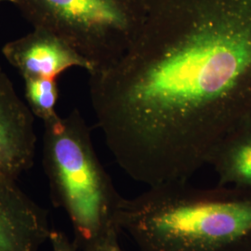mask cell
Masks as SVG:
<instances>
[{
    "instance_id": "cell-1",
    "label": "cell",
    "mask_w": 251,
    "mask_h": 251,
    "mask_svg": "<svg viewBox=\"0 0 251 251\" xmlns=\"http://www.w3.org/2000/svg\"><path fill=\"white\" fill-rule=\"evenodd\" d=\"M146 3L132 45L89 89L110 152L150 187L188 181L251 117V0Z\"/></svg>"
},
{
    "instance_id": "cell-2",
    "label": "cell",
    "mask_w": 251,
    "mask_h": 251,
    "mask_svg": "<svg viewBox=\"0 0 251 251\" xmlns=\"http://www.w3.org/2000/svg\"><path fill=\"white\" fill-rule=\"evenodd\" d=\"M118 227L141 251H251V191L150 186L124 198Z\"/></svg>"
},
{
    "instance_id": "cell-3",
    "label": "cell",
    "mask_w": 251,
    "mask_h": 251,
    "mask_svg": "<svg viewBox=\"0 0 251 251\" xmlns=\"http://www.w3.org/2000/svg\"><path fill=\"white\" fill-rule=\"evenodd\" d=\"M42 162L55 206L68 216L78 250L119 231L124 201L94 150L78 110L44 122Z\"/></svg>"
},
{
    "instance_id": "cell-4",
    "label": "cell",
    "mask_w": 251,
    "mask_h": 251,
    "mask_svg": "<svg viewBox=\"0 0 251 251\" xmlns=\"http://www.w3.org/2000/svg\"><path fill=\"white\" fill-rule=\"evenodd\" d=\"M12 5L34 28L70 46L90 63L91 73L124 56L147 12L146 0H12Z\"/></svg>"
},
{
    "instance_id": "cell-5",
    "label": "cell",
    "mask_w": 251,
    "mask_h": 251,
    "mask_svg": "<svg viewBox=\"0 0 251 251\" xmlns=\"http://www.w3.org/2000/svg\"><path fill=\"white\" fill-rule=\"evenodd\" d=\"M34 114L0 70V173L17 179L35 160Z\"/></svg>"
},
{
    "instance_id": "cell-6",
    "label": "cell",
    "mask_w": 251,
    "mask_h": 251,
    "mask_svg": "<svg viewBox=\"0 0 251 251\" xmlns=\"http://www.w3.org/2000/svg\"><path fill=\"white\" fill-rule=\"evenodd\" d=\"M51 231L45 208L0 173V251H38Z\"/></svg>"
},
{
    "instance_id": "cell-7",
    "label": "cell",
    "mask_w": 251,
    "mask_h": 251,
    "mask_svg": "<svg viewBox=\"0 0 251 251\" xmlns=\"http://www.w3.org/2000/svg\"><path fill=\"white\" fill-rule=\"evenodd\" d=\"M2 54L24 79L51 78L73 67L90 74L92 67L82 56L53 34L38 28L6 43Z\"/></svg>"
},
{
    "instance_id": "cell-8",
    "label": "cell",
    "mask_w": 251,
    "mask_h": 251,
    "mask_svg": "<svg viewBox=\"0 0 251 251\" xmlns=\"http://www.w3.org/2000/svg\"><path fill=\"white\" fill-rule=\"evenodd\" d=\"M208 164L218 175V185L251 191V117L225 135Z\"/></svg>"
},
{
    "instance_id": "cell-9",
    "label": "cell",
    "mask_w": 251,
    "mask_h": 251,
    "mask_svg": "<svg viewBox=\"0 0 251 251\" xmlns=\"http://www.w3.org/2000/svg\"><path fill=\"white\" fill-rule=\"evenodd\" d=\"M24 80L27 105L34 116L43 122L56 117L58 114L55 107L59 99L57 79L26 78Z\"/></svg>"
},
{
    "instance_id": "cell-10",
    "label": "cell",
    "mask_w": 251,
    "mask_h": 251,
    "mask_svg": "<svg viewBox=\"0 0 251 251\" xmlns=\"http://www.w3.org/2000/svg\"><path fill=\"white\" fill-rule=\"evenodd\" d=\"M119 231H112L92 243L83 251H124L118 242Z\"/></svg>"
},
{
    "instance_id": "cell-11",
    "label": "cell",
    "mask_w": 251,
    "mask_h": 251,
    "mask_svg": "<svg viewBox=\"0 0 251 251\" xmlns=\"http://www.w3.org/2000/svg\"><path fill=\"white\" fill-rule=\"evenodd\" d=\"M49 241L51 243L52 251H78L75 244L71 242L70 239L60 231L52 230Z\"/></svg>"
},
{
    "instance_id": "cell-12",
    "label": "cell",
    "mask_w": 251,
    "mask_h": 251,
    "mask_svg": "<svg viewBox=\"0 0 251 251\" xmlns=\"http://www.w3.org/2000/svg\"><path fill=\"white\" fill-rule=\"evenodd\" d=\"M4 2H8V3L12 4V0H0V4H1V3H4Z\"/></svg>"
},
{
    "instance_id": "cell-13",
    "label": "cell",
    "mask_w": 251,
    "mask_h": 251,
    "mask_svg": "<svg viewBox=\"0 0 251 251\" xmlns=\"http://www.w3.org/2000/svg\"><path fill=\"white\" fill-rule=\"evenodd\" d=\"M0 70H1V68H0Z\"/></svg>"
}]
</instances>
